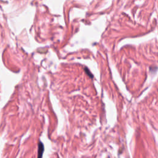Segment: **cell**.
<instances>
[{
    "instance_id": "cell-1",
    "label": "cell",
    "mask_w": 158,
    "mask_h": 158,
    "mask_svg": "<svg viewBox=\"0 0 158 158\" xmlns=\"http://www.w3.org/2000/svg\"><path fill=\"white\" fill-rule=\"evenodd\" d=\"M44 152V146L41 141L38 143V158H42V156Z\"/></svg>"
}]
</instances>
